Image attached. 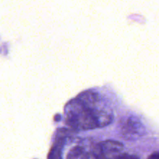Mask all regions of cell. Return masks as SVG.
Segmentation results:
<instances>
[{"label":"cell","instance_id":"obj_2","mask_svg":"<svg viewBox=\"0 0 159 159\" xmlns=\"http://www.w3.org/2000/svg\"><path fill=\"white\" fill-rule=\"evenodd\" d=\"M120 133L126 140L134 141L146 134V127L136 116H129L122 121Z\"/></svg>","mask_w":159,"mask_h":159},{"label":"cell","instance_id":"obj_4","mask_svg":"<svg viewBox=\"0 0 159 159\" xmlns=\"http://www.w3.org/2000/svg\"><path fill=\"white\" fill-rule=\"evenodd\" d=\"M67 132L62 130L61 133H57V138H56L54 144L50 152L48 158H61V152L64 145L65 144V139L67 137Z\"/></svg>","mask_w":159,"mask_h":159},{"label":"cell","instance_id":"obj_5","mask_svg":"<svg viewBox=\"0 0 159 159\" xmlns=\"http://www.w3.org/2000/svg\"><path fill=\"white\" fill-rule=\"evenodd\" d=\"M149 158H159V152H155L152 155H150Z\"/></svg>","mask_w":159,"mask_h":159},{"label":"cell","instance_id":"obj_1","mask_svg":"<svg viewBox=\"0 0 159 159\" xmlns=\"http://www.w3.org/2000/svg\"><path fill=\"white\" fill-rule=\"evenodd\" d=\"M65 120L75 130H93L108 126L113 120V111L95 91H85L67 103Z\"/></svg>","mask_w":159,"mask_h":159},{"label":"cell","instance_id":"obj_3","mask_svg":"<svg viewBox=\"0 0 159 159\" xmlns=\"http://www.w3.org/2000/svg\"><path fill=\"white\" fill-rule=\"evenodd\" d=\"M124 148L120 142L115 141H106L93 145V158H113V154H116V158H119L118 153Z\"/></svg>","mask_w":159,"mask_h":159}]
</instances>
